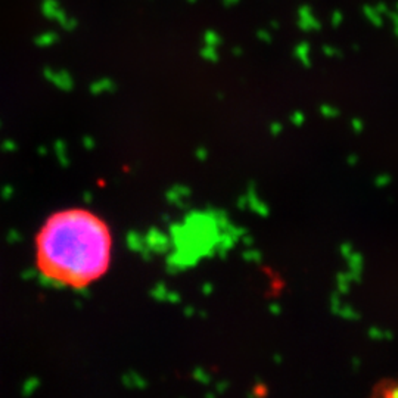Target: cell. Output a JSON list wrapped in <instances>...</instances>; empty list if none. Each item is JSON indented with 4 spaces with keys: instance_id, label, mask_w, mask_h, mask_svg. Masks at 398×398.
I'll return each instance as SVG.
<instances>
[{
    "instance_id": "6da1fadb",
    "label": "cell",
    "mask_w": 398,
    "mask_h": 398,
    "mask_svg": "<svg viewBox=\"0 0 398 398\" xmlns=\"http://www.w3.org/2000/svg\"><path fill=\"white\" fill-rule=\"evenodd\" d=\"M112 235L105 221L84 208L51 215L36 236V263L45 279L86 288L109 268Z\"/></svg>"
},
{
    "instance_id": "7a4b0ae2",
    "label": "cell",
    "mask_w": 398,
    "mask_h": 398,
    "mask_svg": "<svg viewBox=\"0 0 398 398\" xmlns=\"http://www.w3.org/2000/svg\"><path fill=\"white\" fill-rule=\"evenodd\" d=\"M40 12L42 15L61 27V30L67 33H73L79 28V21L73 15H70L65 8L61 5L59 0H42L40 2Z\"/></svg>"
},
{
    "instance_id": "3957f363",
    "label": "cell",
    "mask_w": 398,
    "mask_h": 398,
    "mask_svg": "<svg viewBox=\"0 0 398 398\" xmlns=\"http://www.w3.org/2000/svg\"><path fill=\"white\" fill-rule=\"evenodd\" d=\"M58 40H59L58 33H56V31H52V30H49V31H42V33H39V34L34 37V43H36L37 48H51V46H53Z\"/></svg>"
},
{
    "instance_id": "277c9868",
    "label": "cell",
    "mask_w": 398,
    "mask_h": 398,
    "mask_svg": "<svg viewBox=\"0 0 398 398\" xmlns=\"http://www.w3.org/2000/svg\"><path fill=\"white\" fill-rule=\"evenodd\" d=\"M221 42H223V39L215 30H205V33H204V45L212 46V48H218L221 45Z\"/></svg>"
},
{
    "instance_id": "5b68a950",
    "label": "cell",
    "mask_w": 398,
    "mask_h": 398,
    "mask_svg": "<svg viewBox=\"0 0 398 398\" xmlns=\"http://www.w3.org/2000/svg\"><path fill=\"white\" fill-rule=\"evenodd\" d=\"M369 338L370 339H373V341H382V339H388V341H391L392 339V333L389 332V330H382V329H379V327H370L369 329Z\"/></svg>"
},
{
    "instance_id": "8992f818",
    "label": "cell",
    "mask_w": 398,
    "mask_h": 398,
    "mask_svg": "<svg viewBox=\"0 0 398 398\" xmlns=\"http://www.w3.org/2000/svg\"><path fill=\"white\" fill-rule=\"evenodd\" d=\"M336 314H339L341 317L346 318V320H357V318H360V314L352 308V307H349V305H341V308L338 310V313Z\"/></svg>"
},
{
    "instance_id": "52a82bcc",
    "label": "cell",
    "mask_w": 398,
    "mask_h": 398,
    "mask_svg": "<svg viewBox=\"0 0 398 398\" xmlns=\"http://www.w3.org/2000/svg\"><path fill=\"white\" fill-rule=\"evenodd\" d=\"M201 55H202V58L204 59H207V61H217V58H218V53H217V48H212V46H204L202 48V51H201Z\"/></svg>"
},
{
    "instance_id": "ba28073f",
    "label": "cell",
    "mask_w": 398,
    "mask_h": 398,
    "mask_svg": "<svg viewBox=\"0 0 398 398\" xmlns=\"http://www.w3.org/2000/svg\"><path fill=\"white\" fill-rule=\"evenodd\" d=\"M320 112L324 118H336L339 115V111L330 105H323L320 108Z\"/></svg>"
},
{
    "instance_id": "9c48e42d",
    "label": "cell",
    "mask_w": 398,
    "mask_h": 398,
    "mask_svg": "<svg viewBox=\"0 0 398 398\" xmlns=\"http://www.w3.org/2000/svg\"><path fill=\"white\" fill-rule=\"evenodd\" d=\"M391 183V176L389 174H379L377 177H374V185L377 186V187H385V186H388Z\"/></svg>"
},
{
    "instance_id": "30bf717a",
    "label": "cell",
    "mask_w": 398,
    "mask_h": 398,
    "mask_svg": "<svg viewBox=\"0 0 398 398\" xmlns=\"http://www.w3.org/2000/svg\"><path fill=\"white\" fill-rule=\"evenodd\" d=\"M351 129H352V132L361 133L364 130V123L360 118H354V120H351Z\"/></svg>"
},
{
    "instance_id": "8fae6325",
    "label": "cell",
    "mask_w": 398,
    "mask_h": 398,
    "mask_svg": "<svg viewBox=\"0 0 398 398\" xmlns=\"http://www.w3.org/2000/svg\"><path fill=\"white\" fill-rule=\"evenodd\" d=\"M341 254H342V257L344 258H346L348 255H351L352 252H354V249H352V245L351 243H344V245H341Z\"/></svg>"
},
{
    "instance_id": "7c38bea8",
    "label": "cell",
    "mask_w": 398,
    "mask_h": 398,
    "mask_svg": "<svg viewBox=\"0 0 398 398\" xmlns=\"http://www.w3.org/2000/svg\"><path fill=\"white\" fill-rule=\"evenodd\" d=\"M291 120L296 126H301L305 121V115L302 112H296V114H293V117H291Z\"/></svg>"
},
{
    "instance_id": "4fadbf2b",
    "label": "cell",
    "mask_w": 398,
    "mask_h": 398,
    "mask_svg": "<svg viewBox=\"0 0 398 398\" xmlns=\"http://www.w3.org/2000/svg\"><path fill=\"white\" fill-rule=\"evenodd\" d=\"M357 162H358V157H357V155H354V154H352V155H349V157L346 158V164H348V165H355Z\"/></svg>"
},
{
    "instance_id": "5bb4252c",
    "label": "cell",
    "mask_w": 398,
    "mask_h": 398,
    "mask_svg": "<svg viewBox=\"0 0 398 398\" xmlns=\"http://www.w3.org/2000/svg\"><path fill=\"white\" fill-rule=\"evenodd\" d=\"M223 2V5L224 6H227V8H230V6H233V5H236L239 0H221Z\"/></svg>"
},
{
    "instance_id": "9a60e30c",
    "label": "cell",
    "mask_w": 398,
    "mask_h": 398,
    "mask_svg": "<svg viewBox=\"0 0 398 398\" xmlns=\"http://www.w3.org/2000/svg\"><path fill=\"white\" fill-rule=\"evenodd\" d=\"M358 366H360V360H358V358H354V360H352V367H354V369H358Z\"/></svg>"
},
{
    "instance_id": "2e32d148",
    "label": "cell",
    "mask_w": 398,
    "mask_h": 398,
    "mask_svg": "<svg viewBox=\"0 0 398 398\" xmlns=\"http://www.w3.org/2000/svg\"><path fill=\"white\" fill-rule=\"evenodd\" d=\"M187 3H190V5H195V3H198V0H186Z\"/></svg>"
}]
</instances>
